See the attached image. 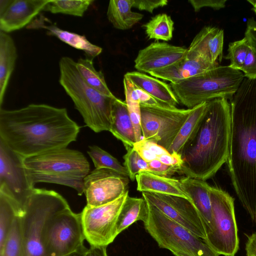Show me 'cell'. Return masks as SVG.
Returning <instances> with one entry per match:
<instances>
[{
	"instance_id": "f5cc1de1",
	"label": "cell",
	"mask_w": 256,
	"mask_h": 256,
	"mask_svg": "<svg viewBox=\"0 0 256 256\" xmlns=\"http://www.w3.org/2000/svg\"></svg>"
},
{
	"instance_id": "e575fe53",
	"label": "cell",
	"mask_w": 256,
	"mask_h": 256,
	"mask_svg": "<svg viewBox=\"0 0 256 256\" xmlns=\"http://www.w3.org/2000/svg\"><path fill=\"white\" fill-rule=\"evenodd\" d=\"M123 84L126 100L136 102L144 106L174 107L156 99L126 78H124Z\"/></svg>"
},
{
	"instance_id": "d590c367",
	"label": "cell",
	"mask_w": 256,
	"mask_h": 256,
	"mask_svg": "<svg viewBox=\"0 0 256 256\" xmlns=\"http://www.w3.org/2000/svg\"><path fill=\"white\" fill-rule=\"evenodd\" d=\"M250 46L248 40L244 37L242 40L230 42L228 53L225 59L230 60L229 66L236 70H241L248 54Z\"/></svg>"
},
{
	"instance_id": "ac0fdd59",
	"label": "cell",
	"mask_w": 256,
	"mask_h": 256,
	"mask_svg": "<svg viewBox=\"0 0 256 256\" xmlns=\"http://www.w3.org/2000/svg\"><path fill=\"white\" fill-rule=\"evenodd\" d=\"M224 40L223 30L212 26L204 27L187 48L186 56L200 58L212 63L222 60Z\"/></svg>"
},
{
	"instance_id": "f35d334b",
	"label": "cell",
	"mask_w": 256,
	"mask_h": 256,
	"mask_svg": "<svg viewBox=\"0 0 256 256\" xmlns=\"http://www.w3.org/2000/svg\"><path fill=\"white\" fill-rule=\"evenodd\" d=\"M132 124L136 142L140 140L142 138V131L141 127V112L140 104L136 102L130 100H125Z\"/></svg>"
},
{
	"instance_id": "d4e9b609",
	"label": "cell",
	"mask_w": 256,
	"mask_h": 256,
	"mask_svg": "<svg viewBox=\"0 0 256 256\" xmlns=\"http://www.w3.org/2000/svg\"><path fill=\"white\" fill-rule=\"evenodd\" d=\"M140 192L180 196L188 198L178 186V179L164 177L148 172H141L136 176Z\"/></svg>"
},
{
	"instance_id": "4dcf8cb0",
	"label": "cell",
	"mask_w": 256,
	"mask_h": 256,
	"mask_svg": "<svg viewBox=\"0 0 256 256\" xmlns=\"http://www.w3.org/2000/svg\"><path fill=\"white\" fill-rule=\"evenodd\" d=\"M20 215L14 202L0 192V248L3 246L16 217Z\"/></svg>"
},
{
	"instance_id": "816d5d0a",
	"label": "cell",
	"mask_w": 256,
	"mask_h": 256,
	"mask_svg": "<svg viewBox=\"0 0 256 256\" xmlns=\"http://www.w3.org/2000/svg\"><path fill=\"white\" fill-rule=\"evenodd\" d=\"M173 254L175 256H192L188 255V254H182V253H179V252H174V253H173Z\"/></svg>"
},
{
	"instance_id": "ba28073f",
	"label": "cell",
	"mask_w": 256,
	"mask_h": 256,
	"mask_svg": "<svg viewBox=\"0 0 256 256\" xmlns=\"http://www.w3.org/2000/svg\"><path fill=\"white\" fill-rule=\"evenodd\" d=\"M148 203V214L144 222V228L160 248L168 250L172 254L192 256H220L202 239Z\"/></svg>"
},
{
	"instance_id": "5bb4252c",
	"label": "cell",
	"mask_w": 256,
	"mask_h": 256,
	"mask_svg": "<svg viewBox=\"0 0 256 256\" xmlns=\"http://www.w3.org/2000/svg\"><path fill=\"white\" fill-rule=\"evenodd\" d=\"M144 198L168 218L183 226L203 240L206 228L198 210L188 198L151 192H142Z\"/></svg>"
},
{
	"instance_id": "74e56055",
	"label": "cell",
	"mask_w": 256,
	"mask_h": 256,
	"mask_svg": "<svg viewBox=\"0 0 256 256\" xmlns=\"http://www.w3.org/2000/svg\"><path fill=\"white\" fill-rule=\"evenodd\" d=\"M133 148L148 162L158 160L160 156L168 152L156 142L143 138L134 144Z\"/></svg>"
},
{
	"instance_id": "60d3db41",
	"label": "cell",
	"mask_w": 256,
	"mask_h": 256,
	"mask_svg": "<svg viewBox=\"0 0 256 256\" xmlns=\"http://www.w3.org/2000/svg\"><path fill=\"white\" fill-rule=\"evenodd\" d=\"M240 71L243 72L244 77L256 79V51L250 46Z\"/></svg>"
},
{
	"instance_id": "d6a6232c",
	"label": "cell",
	"mask_w": 256,
	"mask_h": 256,
	"mask_svg": "<svg viewBox=\"0 0 256 256\" xmlns=\"http://www.w3.org/2000/svg\"><path fill=\"white\" fill-rule=\"evenodd\" d=\"M88 148V154L96 168H108L129 178L127 170L116 158L97 146H90Z\"/></svg>"
},
{
	"instance_id": "f6af8a7d",
	"label": "cell",
	"mask_w": 256,
	"mask_h": 256,
	"mask_svg": "<svg viewBox=\"0 0 256 256\" xmlns=\"http://www.w3.org/2000/svg\"><path fill=\"white\" fill-rule=\"evenodd\" d=\"M158 160L164 164L173 166H179L180 168L183 162L182 156L176 152H168L160 156Z\"/></svg>"
},
{
	"instance_id": "3957f363",
	"label": "cell",
	"mask_w": 256,
	"mask_h": 256,
	"mask_svg": "<svg viewBox=\"0 0 256 256\" xmlns=\"http://www.w3.org/2000/svg\"><path fill=\"white\" fill-rule=\"evenodd\" d=\"M231 124L230 104L218 98L208 102L206 114L192 142L182 151L180 172L206 180L226 162Z\"/></svg>"
},
{
	"instance_id": "9a60e30c",
	"label": "cell",
	"mask_w": 256,
	"mask_h": 256,
	"mask_svg": "<svg viewBox=\"0 0 256 256\" xmlns=\"http://www.w3.org/2000/svg\"><path fill=\"white\" fill-rule=\"evenodd\" d=\"M128 178L108 168H95L84 180L86 205L98 206L116 200L128 190Z\"/></svg>"
},
{
	"instance_id": "ee69618b",
	"label": "cell",
	"mask_w": 256,
	"mask_h": 256,
	"mask_svg": "<svg viewBox=\"0 0 256 256\" xmlns=\"http://www.w3.org/2000/svg\"><path fill=\"white\" fill-rule=\"evenodd\" d=\"M244 37L250 45L256 51V20L252 17L248 20Z\"/></svg>"
},
{
	"instance_id": "7a4b0ae2",
	"label": "cell",
	"mask_w": 256,
	"mask_h": 256,
	"mask_svg": "<svg viewBox=\"0 0 256 256\" xmlns=\"http://www.w3.org/2000/svg\"><path fill=\"white\" fill-rule=\"evenodd\" d=\"M227 164L235 192L252 220L256 215V79L244 77L230 100Z\"/></svg>"
},
{
	"instance_id": "5b68a950",
	"label": "cell",
	"mask_w": 256,
	"mask_h": 256,
	"mask_svg": "<svg viewBox=\"0 0 256 256\" xmlns=\"http://www.w3.org/2000/svg\"><path fill=\"white\" fill-rule=\"evenodd\" d=\"M59 68L60 84L72 100L86 125L95 132L110 131L112 104L116 97L104 96L89 86L72 58L62 57Z\"/></svg>"
},
{
	"instance_id": "4fadbf2b",
	"label": "cell",
	"mask_w": 256,
	"mask_h": 256,
	"mask_svg": "<svg viewBox=\"0 0 256 256\" xmlns=\"http://www.w3.org/2000/svg\"><path fill=\"white\" fill-rule=\"evenodd\" d=\"M24 158L0 140V192L14 202L21 215L34 188L26 173Z\"/></svg>"
},
{
	"instance_id": "8992f818",
	"label": "cell",
	"mask_w": 256,
	"mask_h": 256,
	"mask_svg": "<svg viewBox=\"0 0 256 256\" xmlns=\"http://www.w3.org/2000/svg\"><path fill=\"white\" fill-rule=\"evenodd\" d=\"M244 78L240 70L218 66L182 82L170 84L180 103L192 108L218 98L231 100Z\"/></svg>"
},
{
	"instance_id": "6da1fadb",
	"label": "cell",
	"mask_w": 256,
	"mask_h": 256,
	"mask_svg": "<svg viewBox=\"0 0 256 256\" xmlns=\"http://www.w3.org/2000/svg\"><path fill=\"white\" fill-rule=\"evenodd\" d=\"M80 130L66 108L30 104L17 110L0 108V140L24 158L66 148Z\"/></svg>"
},
{
	"instance_id": "8fae6325",
	"label": "cell",
	"mask_w": 256,
	"mask_h": 256,
	"mask_svg": "<svg viewBox=\"0 0 256 256\" xmlns=\"http://www.w3.org/2000/svg\"><path fill=\"white\" fill-rule=\"evenodd\" d=\"M142 138L154 141L167 150L192 110L176 107L140 104Z\"/></svg>"
},
{
	"instance_id": "1f68e13d",
	"label": "cell",
	"mask_w": 256,
	"mask_h": 256,
	"mask_svg": "<svg viewBox=\"0 0 256 256\" xmlns=\"http://www.w3.org/2000/svg\"><path fill=\"white\" fill-rule=\"evenodd\" d=\"M93 0H50L43 11L82 17Z\"/></svg>"
},
{
	"instance_id": "7402d4cb",
	"label": "cell",
	"mask_w": 256,
	"mask_h": 256,
	"mask_svg": "<svg viewBox=\"0 0 256 256\" xmlns=\"http://www.w3.org/2000/svg\"><path fill=\"white\" fill-rule=\"evenodd\" d=\"M124 77L158 100L174 107L180 103L170 84L154 77L138 71L128 72Z\"/></svg>"
},
{
	"instance_id": "bcb514c9",
	"label": "cell",
	"mask_w": 256,
	"mask_h": 256,
	"mask_svg": "<svg viewBox=\"0 0 256 256\" xmlns=\"http://www.w3.org/2000/svg\"><path fill=\"white\" fill-rule=\"evenodd\" d=\"M83 256H108L106 246H90Z\"/></svg>"
},
{
	"instance_id": "f546056e",
	"label": "cell",
	"mask_w": 256,
	"mask_h": 256,
	"mask_svg": "<svg viewBox=\"0 0 256 256\" xmlns=\"http://www.w3.org/2000/svg\"><path fill=\"white\" fill-rule=\"evenodd\" d=\"M143 27L149 39L168 41L172 38L174 22L170 16L161 14L152 17Z\"/></svg>"
},
{
	"instance_id": "83f0119b",
	"label": "cell",
	"mask_w": 256,
	"mask_h": 256,
	"mask_svg": "<svg viewBox=\"0 0 256 256\" xmlns=\"http://www.w3.org/2000/svg\"><path fill=\"white\" fill-rule=\"evenodd\" d=\"M148 214V203L144 198H132L128 196L117 219L116 228L118 234L137 221L144 222Z\"/></svg>"
},
{
	"instance_id": "8d00e7d4",
	"label": "cell",
	"mask_w": 256,
	"mask_h": 256,
	"mask_svg": "<svg viewBox=\"0 0 256 256\" xmlns=\"http://www.w3.org/2000/svg\"><path fill=\"white\" fill-rule=\"evenodd\" d=\"M126 149V152L123 156L124 166L128 172L129 178L134 181L139 172H149L148 162L140 156L133 147H128Z\"/></svg>"
},
{
	"instance_id": "484cf974",
	"label": "cell",
	"mask_w": 256,
	"mask_h": 256,
	"mask_svg": "<svg viewBox=\"0 0 256 256\" xmlns=\"http://www.w3.org/2000/svg\"><path fill=\"white\" fill-rule=\"evenodd\" d=\"M17 58L16 48L12 38L0 31V106L2 104L10 78Z\"/></svg>"
},
{
	"instance_id": "7bdbcfd3",
	"label": "cell",
	"mask_w": 256,
	"mask_h": 256,
	"mask_svg": "<svg viewBox=\"0 0 256 256\" xmlns=\"http://www.w3.org/2000/svg\"><path fill=\"white\" fill-rule=\"evenodd\" d=\"M167 0H133L132 8L152 13L154 10L167 5Z\"/></svg>"
},
{
	"instance_id": "7dc6e473",
	"label": "cell",
	"mask_w": 256,
	"mask_h": 256,
	"mask_svg": "<svg viewBox=\"0 0 256 256\" xmlns=\"http://www.w3.org/2000/svg\"><path fill=\"white\" fill-rule=\"evenodd\" d=\"M246 250L247 256H256V232L248 237Z\"/></svg>"
},
{
	"instance_id": "cb8c5ba5",
	"label": "cell",
	"mask_w": 256,
	"mask_h": 256,
	"mask_svg": "<svg viewBox=\"0 0 256 256\" xmlns=\"http://www.w3.org/2000/svg\"><path fill=\"white\" fill-rule=\"evenodd\" d=\"M208 102L201 103L192 108V110L184 122L170 148V153L181 155L184 150L195 138L206 114Z\"/></svg>"
},
{
	"instance_id": "d6986e66",
	"label": "cell",
	"mask_w": 256,
	"mask_h": 256,
	"mask_svg": "<svg viewBox=\"0 0 256 256\" xmlns=\"http://www.w3.org/2000/svg\"><path fill=\"white\" fill-rule=\"evenodd\" d=\"M178 186L193 203L203 220L206 234L212 227V214L210 195V186L200 179L184 177L178 179Z\"/></svg>"
},
{
	"instance_id": "ab89813d",
	"label": "cell",
	"mask_w": 256,
	"mask_h": 256,
	"mask_svg": "<svg viewBox=\"0 0 256 256\" xmlns=\"http://www.w3.org/2000/svg\"><path fill=\"white\" fill-rule=\"evenodd\" d=\"M149 172L154 174L167 178H170L176 172H180L181 168L164 164L158 160L148 162Z\"/></svg>"
},
{
	"instance_id": "f1b7e54d",
	"label": "cell",
	"mask_w": 256,
	"mask_h": 256,
	"mask_svg": "<svg viewBox=\"0 0 256 256\" xmlns=\"http://www.w3.org/2000/svg\"><path fill=\"white\" fill-rule=\"evenodd\" d=\"M76 64L82 78L89 86L104 96L116 98L108 86L103 73L95 69L92 59L81 58Z\"/></svg>"
},
{
	"instance_id": "ffe728a7",
	"label": "cell",
	"mask_w": 256,
	"mask_h": 256,
	"mask_svg": "<svg viewBox=\"0 0 256 256\" xmlns=\"http://www.w3.org/2000/svg\"><path fill=\"white\" fill-rule=\"evenodd\" d=\"M220 64H212L200 58L185 56L180 61L166 68L151 72L153 77L176 84L212 69Z\"/></svg>"
},
{
	"instance_id": "b9f144b4",
	"label": "cell",
	"mask_w": 256,
	"mask_h": 256,
	"mask_svg": "<svg viewBox=\"0 0 256 256\" xmlns=\"http://www.w3.org/2000/svg\"><path fill=\"white\" fill-rule=\"evenodd\" d=\"M195 12H198L201 8L208 7L214 10H219L226 6V0H190L188 1Z\"/></svg>"
},
{
	"instance_id": "2e32d148",
	"label": "cell",
	"mask_w": 256,
	"mask_h": 256,
	"mask_svg": "<svg viewBox=\"0 0 256 256\" xmlns=\"http://www.w3.org/2000/svg\"><path fill=\"white\" fill-rule=\"evenodd\" d=\"M187 48L166 42H154L140 50L134 68L140 72H150L170 66L184 58Z\"/></svg>"
},
{
	"instance_id": "52a82bcc",
	"label": "cell",
	"mask_w": 256,
	"mask_h": 256,
	"mask_svg": "<svg viewBox=\"0 0 256 256\" xmlns=\"http://www.w3.org/2000/svg\"><path fill=\"white\" fill-rule=\"evenodd\" d=\"M68 207L58 192L34 188L20 216L24 256H45L43 236L46 224L54 214Z\"/></svg>"
},
{
	"instance_id": "44dd1931",
	"label": "cell",
	"mask_w": 256,
	"mask_h": 256,
	"mask_svg": "<svg viewBox=\"0 0 256 256\" xmlns=\"http://www.w3.org/2000/svg\"><path fill=\"white\" fill-rule=\"evenodd\" d=\"M26 28L44 29L48 35L54 36L72 48L83 50L86 57L92 60L102 50L101 47L91 43L84 36L62 30L54 24L46 25L40 16L34 20Z\"/></svg>"
},
{
	"instance_id": "603a6c76",
	"label": "cell",
	"mask_w": 256,
	"mask_h": 256,
	"mask_svg": "<svg viewBox=\"0 0 256 256\" xmlns=\"http://www.w3.org/2000/svg\"><path fill=\"white\" fill-rule=\"evenodd\" d=\"M120 140L125 148L136 142L135 132L126 102L116 98L113 102L110 131Z\"/></svg>"
},
{
	"instance_id": "836d02e7",
	"label": "cell",
	"mask_w": 256,
	"mask_h": 256,
	"mask_svg": "<svg viewBox=\"0 0 256 256\" xmlns=\"http://www.w3.org/2000/svg\"><path fill=\"white\" fill-rule=\"evenodd\" d=\"M0 256H24L20 216L16 217L3 246L0 248Z\"/></svg>"
},
{
	"instance_id": "681fc988",
	"label": "cell",
	"mask_w": 256,
	"mask_h": 256,
	"mask_svg": "<svg viewBox=\"0 0 256 256\" xmlns=\"http://www.w3.org/2000/svg\"><path fill=\"white\" fill-rule=\"evenodd\" d=\"M88 250L86 247L66 256H83L86 252Z\"/></svg>"
},
{
	"instance_id": "9c48e42d",
	"label": "cell",
	"mask_w": 256,
	"mask_h": 256,
	"mask_svg": "<svg viewBox=\"0 0 256 256\" xmlns=\"http://www.w3.org/2000/svg\"><path fill=\"white\" fill-rule=\"evenodd\" d=\"M212 227L204 241L219 255L234 256L239 248L234 199L226 191L211 186Z\"/></svg>"
},
{
	"instance_id": "e0dca14e",
	"label": "cell",
	"mask_w": 256,
	"mask_h": 256,
	"mask_svg": "<svg viewBox=\"0 0 256 256\" xmlns=\"http://www.w3.org/2000/svg\"><path fill=\"white\" fill-rule=\"evenodd\" d=\"M50 0H12L0 14V30L8 33L28 26Z\"/></svg>"
},
{
	"instance_id": "7c38bea8",
	"label": "cell",
	"mask_w": 256,
	"mask_h": 256,
	"mask_svg": "<svg viewBox=\"0 0 256 256\" xmlns=\"http://www.w3.org/2000/svg\"><path fill=\"white\" fill-rule=\"evenodd\" d=\"M128 190L122 196L109 204L98 206L88 205L80 212L85 240L92 246H106L118 235L116 224Z\"/></svg>"
},
{
	"instance_id": "30bf717a",
	"label": "cell",
	"mask_w": 256,
	"mask_h": 256,
	"mask_svg": "<svg viewBox=\"0 0 256 256\" xmlns=\"http://www.w3.org/2000/svg\"><path fill=\"white\" fill-rule=\"evenodd\" d=\"M80 213L70 207L52 216L48 220L43 236L45 256H66L85 247Z\"/></svg>"
},
{
	"instance_id": "c3c4849f",
	"label": "cell",
	"mask_w": 256,
	"mask_h": 256,
	"mask_svg": "<svg viewBox=\"0 0 256 256\" xmlns=\"http://www.w3.org/2000/svg\"><path fill=\"white\" fill-rule=\"evenodd\" d=\"M12 1V0H0V14L7 9Z\"/></svg>"
},
{
	"instance_id": "277c9868",
	"label": "cell",
	"mask_w": 256,
	"mask_h": 256,
	"mask_svg": "<svg viewBox=\"0 0 256 256\" xmlns=\"http://www.w3.org/2000/svg\"><path fill=\"white\" fill-rule=\"evenodd\" d=\"M24 164L33 186L38 182L61 184L84 193V180L90 164L82 152L67 148L25 158Z\"/></svg>"
},
{
	"instance_id": "f907efd6",
	"label": "cell",
	"mask_w": 256,
	"mask_h": 256,
	"mask_svg": "<svg viewBox=\"0 0 256 256\" xmlns=\"http://www.w3.org/2000/svg\"><path fill=\"white\" fill-rule=\"evenodd\" d=\"M247 2L252 6V10L256 15V0H248Z\"/></svg>"
},
{
	"instance_id": "4316f807",
	"label": "cell",
	"mask_w": 256,
	"mask_h": 256,
	"mask_svg": "<svg viewBox=\"0 0 256 256\" xmlns=\"http://www.w3.org/2000/svg\"><path fill=\"white\" fill-rule=\"evenodd\" d=\"M133 0H111L106 16L112 26L118 30L132 28L144 17L142 14L132 12Z\"/></svg>"
}]
</instances>
